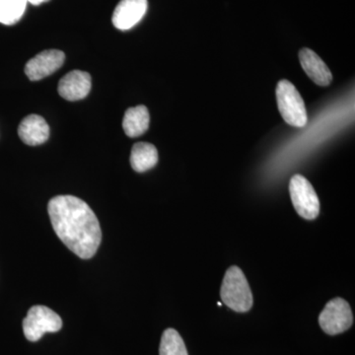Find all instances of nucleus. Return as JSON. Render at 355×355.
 Returning a JSON list of instances; mask_svg holds the SVG:
<instances>
[{
  "label": "nucleus",
  "instance_id": "obj_6",
  "mask_svg": "<svg viewBox=\"0 0 355 355\" xmlns=\"http://www.w3.org/2000/svg\"><path fill=\"white\" fill-rule=\"evenodd\" d=\"M322 330L330 336L338 335L349 330L354 324L352 308L343 298L331 300L319 316Z\"/></svg>",
  "mask_w": 355,
  "mask_h": 355
},
{
  "label": "nucleus",
  "instance_id": "obj_11",
  "mask_svg": "<svg viewBox=\"0 0 355 355\" xmlns=\"http://www.w3.org/2000/svg\"><path fill=\"white\" fill-rule=\"evenodd\" d=\"M299 60L307 76L317 85L328 86L333 80V74L315 51L310 49H303L299 53Z\"/></svg>",
  "mask_w": 355,
  "mask_h": 355
},
{
  "label": "nucleus",
  "instance_id": "obj_5",
  "mask_svg": "<svg viewBox=\"0 0 355 355\" xmlns=\"http://www.w3.org/2000/svg\"><path fill=\"white\" fill-rule=\"evenodd\" d=\"M289 191L294 209L307 220H313L319 216L320 202L316 191L306 178L301 175L292 177Z\"/></svg>",
  "mask_w": 355,
  "mask_h": 355
},
{
  "label": "nucleus",
  "instance_id": "obj_13",
  "mask_svg": "<svg viewBox=\"0 0 355 355\" xmlns=\"http://www.w3.org/2000/svg\"><path fill=\"white\" fill-rule=\"evenodd\" d=\"M158 162V153L153 144L139 142L132 147L130 164L135 172L144 173L153 169Z\"/></svg>",
  "mask_w": 355,
  "mask_h": 355
},
{
  "label": "nucleus",
  "instance_id": "obj_16",
  "mask_svg": "<svg viewBox=\"0 0 355 355\" xmlns=\"http://www.w3.org/2000/svg\"><path fill=\"white\" fill-rule=\"evenodd\" d=\"M49 1V0H28V2H30L31 4H34V6H40V4L44 3V2Z\"/></svg>",
  "mask_w": 355,
  "mask_h": 355
},
{
  "label": "nucleus",
  "instance_id": "obj_10",
  "mask_svg": "<svg viewBox=\"0 0 355 355\" xmlns=\"http://www.w3.org/2000/svg\"><path fill=\"white\" fill-rule=\"evenodd\" d=\"M18 135L27 146H37L44 144L49 139L50 127L41 116L30 114L21 121Z\"/></svg>",
  "mask_w": 355,
  "mask_h": 355
},
{
  "label": "nucleus",
  "instance_id": "obj_15",
  "mask_svg": "<svg viewBox=\"0 0 355 355\" xmlns=\"http://www.w3.org/2000/svg\"><path fill=\"white\" fill-rule=\"evenodd\" d=\"M160 355H189L182 336L174 329H167L161 338Z\"/></svg>",
  "mask_w": 355,
  "mask_h": 355
},
{
  "label": "nucleus",
  "instance_id": "obj_7",
  "mask_svg": "<svg viewBox=\"0 0 355 355\" xmlns=\"http://www.w3.org/2000/svg\"><path fill=\"white\" fill-rule=\"evenodd\" d=\"M64 51L49 50L42 51L27 62L25 73L31 81H39L57 71L64 64Z\"/></svg>",
  "mask_w": 355,
  "mask_h": 355
},
{
  "label": "nucleus",
  "instance_id": "obj_9",
  "mask_svg": "<svg viewBox=\"0 0 355 355\" xmlns=\"http://www.w3.org/2000/svg\"><path fill=\"white\" fill-rule=\"evenodd\" d=\"M91 90L90 74L81 70H73L62 77L58 83V93L67 101H78Z\"/></svg>",
  "mask_w": 355,
  "mask_h": 355
},
{
  "label": "nucleus",
  "instance_id": "obj_8",
  "mask_svg": "<svg viewBox=\"0 0 355 355\" xmlns=\"http://www.w3.org/2000/svg\"><path fill=\"white\" fill-rule=\"evenodd\" d=\"M147 7V0H121L112 17L114 27L121 31L132 29L144 17Z\"/></svg>",
  "mask_w": 355,
  "mask_h": 355
},
{
  "label": "nucleus",
  "instance_id": "obj_3",
  "mask_svg": "<svg viewBox=\"0 0 355 355\" xmlns=\"http://www.w3.org/2000/svg\"><path fill=\"white\" fill-rule=\"evenodd\" d=\"M277 99L279 113L288 125L297 128L307 125L304 101L291 81L286 79L279 81L277 87Z\"/></svg>",
  "mask_w": 355,
  "mask_h": 355
},
{
  "label": "nucleus",
  "instance_id": "obj_1",
  "mask_svg": "<svg viewBox=\"0 0 355 355\" xmlns=\"http://www.w3.org/2000/svg\"><path fill=\"white\" fill-rule=\"evenodd\" d=\"M49 216L58 237L79 258H92L101 244L102 232L94 211L73 196H58L49 202Z\"/></svg>",
  "mask_w": 355,
  "mask_h": 355
},
{
  "label": "nucleus",
  "instance_id": "obj_14",
  "mask_svg": "<svg viewBox=\"0 0 355 355\" xmlns=\"http://www.w3.org/2000/svg\"><path fill=\"white\" fill-rule=\"evenodd\" d=\"M28 0H0V23L13 25L24 15Z\"/></svg>",
  "mask_w": 355,
  "mask_h": 355
},
{
  "label": "nucleus",
  "instance_id": "obj_4",
  "mask_svg": "<svg viewBox=\"0 0 355 355\" xmlns=\"http://www.w3.org/2000/svg\"><path fill=\"white\" fill-rule=\"evenodd\" d=\"M62 327V318L46 306H33L23 321V331L30 342H38L46 333H57Z\"/></svg>",
  "mask_w": 355,
  "mask_h": 355
},
{
  "label": "nucleus",
  "instance_id": "obj_12",
  "mask_svg": "<svg viewBox=\"0 0 355 355\" xmlns=\"http://www.w3.org/2000/svg\"><path fill=\"white\" fill-rule=\"evenodd\" d=\"M149 121H150V116L146 106L128 109L123 116V130L128 137H140L148 130Z\"/></svg>",
  "mask_w": 355,
  "mask_h": 355
},
{
  "label": "nucleus",
  "instance_id": "obj_2",
  "mask_svg": "<svg viewBox=\"0 0 355 355\" xmlns=\"http://www.w3.org/2000/svg\"><path fill=\"white\" fill-rule=\"evenodd\" d=\"M224 304L235 312H248L253 306V294L244 272L238 266L228 268L220 291Z\"/></svg>",
  "mask_w": 355,
  "mask_h": 355
}]
</instances>
